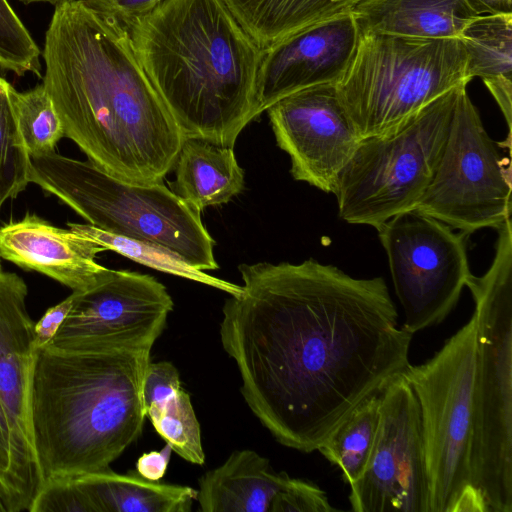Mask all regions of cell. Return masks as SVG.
I'll list each match as a JSON object with an SVG mask.
<instances>
[{"label": "cell", "mask_w": 512, "mask_h": 512, "mask_svg": "<svg viewBox=\"0 0 512 512\" xmlns=\"http://www.w3.org/2000/svg\"><path fill=\"white\" fill-rule=\"evenodd\" d=\"M238 269L242 292L223 305L220 339L243 399L276 441L313 452L407 368L412 334L382 277L314 259Z\"/></svg>", "instance_id": "obj_1"}, {"label": "cell", "mask_w": 512, "mask_h": 512, "mask_svg": "<svg viewBox=\"0 0 512 512\" xmlns=\"http://www.w3.org/2000/svg\"><path fill=\"white\" fill-rule=\"evenodd\" d=\"M42 57V84L64 136L119 179L163 182L185 137L139 63L128 29L85 0H70L55 6Z\"/></svg>", "instance_id": "obj_2"}, {"label": "cell", "mask_w": 512, "mask_h": 512, "mask_svg": "<svg viewBox=\"0 0 512 512\" xmlns=\"http://www.w3.org/2000/svg\"><path fill=\"white\" fill-rule=\"evenodd\" d=\"M185 138L233 148L257 115L262 48L224 0H161L128 28Z\"/></svg>", "instance_id": "obj_3"}, {"label": "cell", "mask_w": 512, "mask_h": 512, "mask_svg": "<svg viewBox=\"0 0 512 512\" xmlns=\"http://www.w3.org/2000/svg\"><path fill=\"white\" fill-rule=\"evenodd\" d=\"M150 352L48 345L37 351L31 428L43 482L106 470L140 436Z\"/></svg>", "instance_id": "obj_4"}, {"label": "cell", "mask_w": 512, "mask_h": 512, "mask_svg": "<svg viewBox=\"0 0 512 512\" xmlns=\"http://www.w3.org/2000/svg\"><path fill=\"white\" fill-rule=\"evenodd\" d=\"M493 261L465 286L475 303L471 485L488 512H512V223L499 228Z\"/></svg>", "instance_id": "obj_5"}, {"label": "cell", "mask_w": 512, "mask_h": 512, "mask_svg": "<svg viewBox=\"0 0 512 512\" xmlns=\"http://www.w3.org/2000/svg\"><path fill=\"white\" fill-rule=\"evenodd\" d=\"M31 157L30 182L89 224L159 246L199 270H216L215 240L194 210L163 182L119 179L92 162L53 152Z\"/></svg>", "instance_id": "obj_6"}, {"label": "cell", "mask_w": 512, "mask_h": 512, "mask_svg": "<svg viewBox=\"0 0 512 512\" xmlns=\"http://www.w3.org/2000/svg\"><path fill=\"white\" fill-rule=\"evenodd\" d=\"M466 69L459 38L366 32L335 86L362 139L395 130L443 93L468 84Z\"/></svg>", "instance_id": "obj_7"}, {"label": "cell", "mask_w": 512, "mask_h": 512, "mask_svg": "<svg viewBox=\"0 0 512 512\" xmlns=\"http://www.w3.org/2000/svg\"><path fill=\"white\" fill-rule=\"evenodd\" d=\"M477 323L469 321L432 358L402 372L417 397L429 490V512H488L471 485L473 387Z\"/></svg>", "instance_id": "obj_8"}, {"label": "cell", "mask_w": 512, "mask_h": 512, "mask_svg": "<svg viewBox=\"0 0 512 512\" xmlns=\"http://www.w3.org/2000/svg\"><path fill=\"white\" fill-rule=\"evenodd\" d=\"M463 85L443 93L395 130L359 141L334 193L342 220L377 228L415 208L442 155Z\"/></svg>", "instance_id": "obj_9"}, {"label": "cell", "mask_w": 512, "mask_h": 512, "mask_svg": "<svg viewBox=\"0 0 512 512\" xmlns=\"http://www.w3.org/2000/svg\"><path fill=\"white\" fill-rule=\"evenodd\" d=\"M467 85L460 88L445 146L416 210L469 235L511 218V174L486 132Z\"/></svg>", "instance_id": "obj_10"}, {"label": "cell", "mask_w": 512, "mask_h": 512, "mask_svg": "<svg viewBox=\"0 0 512 512\" xmlns=\"http://www.w3.org/2000/svg\"><path fill=\"white\" fill-rule=\"evenodd\" d=\"M376 230L404 310L402 327L413 335L440 324L472 274L467 235L416 209L393 216Z\"/></svg>", "instance_id": "obj_11"}, {"label": "cell", "mask_w": 512, "mask_h": 512, "mask_svg": "<svg viewBox=\"0 0 512 512\" xmlns=\"http://www.w3.org/2000/svg\"><path fill=\"white\" fill-rule=\"evenodd\" d=\"M380 421L361 477L350 484L354 512H429L420 407L401 373L380 390Z\"/></svg>", "instance_id": "obj_12"}, {"label": "cell", "mask_w": 512, "mask_h": 512, "mask_svg": "<svg viewBox=\"0 0 512 512\" xmlns=\"http://www.w3.org/2000/svg\"><path fill=\"white\" fill-rule=\"evenodd\" d=\"M74 304L48 346L65 350L109 347L152 349L173 309L166 287L154 277L106 268Z\"/></svg>", "instance_id": "obj_13"}, {"label": "cell", "mask_w": 512, "mask_h": 512, "mask_svg": "<svg viewBox=\"0 0 512 512\" xmlns=\"http://www.w3.org/2000/svg\"><path fill=\"white\" fill-rule=\"evenodd\" d=\"M266 111L277 145L290 157L293 178L334 194L361 140L335 84L296 91Z\"/></svg>", "instance_id": "obj_14"}, {"label": "cell", "mask_w": 512, "mask_h": 512, "mask_svg": "<svg viewBox=\"0 0 512 512\" xmlns=\"http://www.w3.org/2000/svg\"><path fill=\"white\" fill-rule=\"evenodd\" d=\"M359 30L350 11L308 25L262 50L257 115L296 91L337 84L355 54Z\"/></svg>", "instance_id": "obj_15"}, {"label": "cell", "mask_w": 512, "mask_h": 512, "mask_svg": "<svg viewBox=\"0 0 512 512\" xmlns=\"http://www.w3.org/2000/svg\"><path fill=\"white\" fill-rule=\"evenodd\" d=\"M27 285L16 273L0 270V400L14 438L18 473L30 503L43 480L31 428V391L37 350L26 298Z\"/></svg>", "instance_id": "obj_16"}, {"label": "cell", "mask_w": 512, "mask_h": 512, "mask_svg": "<svg viewBox=\"0 0 512 512\" xmlns=\"http://www.w3.org/2000/svg\"><path fill=\"white\" fill-rule=\"evenodd\" d=\"M106 251L97 242L52 225L36 214L0 227V258L44 274L72 291L92 285L106 267L96 261Z\"/></svg>", "instance_id": "obj_17"}, {"label": "cell", "mask_w": 512, "mask_h": 512, "mask_svg": "<svg viewBox=\"0 0 512 512\" xmlns=\"http://www.w3.org/2000/svg\"><path fill=\"white\" fill-rule=\"evenodd\" d=\"M290 476L276 472L255 451L235 450L219 467L200 477L197 500L203 512H269Z\"/></svg>", "instance_id": "obj_18"}, {"label": "cell", "mask_w": 512, "mask_h": 512, "mask_svg": "<svg viewBox=\"0 0 512 512\" xmlns=\"http://www.w3.org/2000/svg\"><path fill=\"white\" fill-rule=\"evenodd\" d=\"M359 34L458 38L478 15L467 0H362L350 10Z\"/></svg>", "instance_id": "obj_19"}, {"label": "cell", "mask_w": 512, "mask_h": 512, "mask_svg": "<svg viewBox=\"0 0 512 512\" xmlns=\"http://www.w3.org/2000/svg\"><path fill=\"white\" fill-rule=\"evenodd\" d=\"M72 477L83 512H189L197 490L149 481L137 472L117 474L110 468Z\"/></svg>", "instance_id": "obj_20"}, {"label": "cell", "mask_w": 512, "mask_h": 512, "mask_svg": "<svg viewBox=\"0 0 512 512\" xmlns=\"http://www.w3.org/2000/svg\"><path fill=\"white\" fill-rule=\"evenodd\" d=\"M174 169L171 191L198 212L229 202L244 188V171L230 147L185 138Z\"/></svg>", "instance_id": "obj_21"}, {"label": "cell", "mask_w": 512, "mask_h": 512, "mask_svg": "<svg viewBox=\"0 0 512 512\" xmlns=\"http://www.w3.org/2000/svg\"><path fill=\"white\" fill-rule=\"evenodd\" d=\"M467 54V76L480 77L504 115L511 138L512 14L477 16L458 36Z\"/></svg>", "instance_id": "obj_22"}, {"label": "cell", "mask_w": 512, "mask_h": 512, "mask_svg": "<svg viewBox=\"0 0 512 512\" xmlns=\"http://www.w3.org/2000/svg\"><path fill=\"white\" fill-rule=\"evenodd\" d=\"M238 22L265 49L318 21L349 11L362 0H224Z\"/></svg>", "instance_id": "obj_23"}, {"label": "cell", "mask_w": 512, "mask_h": 512, "mask_svg": "<svg viewBox=\"0 0 512 512\" xmlns=\"http://www.w3.org/2000/svg\"><path fill=\"white\" fill-rule=\"evenodd\" d=\"M380 391L359 403L318 447V451L342 471L352 484L369 462L380 421Z\"/></svg>", "instance_id": "obj_24"}, {"label": "cell", "mask_w": 512, "mask_h": 512, "mask_svg": "<svg viewBox=\"0 0 512 512\" xmlns=\"http://www.w3.org/2000/svg\"><path fill=\"white\" fill-rule=\"evenodd\" d=\"M67 226L73 232L97 242L105 250L114 251L150 268L211 286L230 296H238L242 292V286L213 277L192 267L175 254L159 246L122 237L101 230L89 223L68 222Z\"/></svg>", "instance_id": "obj_25"}, {"label": "cell", "mask_w": 512, "mask_h": 512, "mask_svg": "<svg viewBox=\"0 0 512 512\" xmlns=\"http://www.w3.org/2000/svg\"><path fill=\"white\" fill-rule=\"evenodd\" d=\"M13 88L0 77V209L26 189L31 174V157L14 109Z\"/></svg>", "instance_id": "obj_26"}, {"label": "cell", "mask_w": 512, "mask_h": 512, "mask_svg": "<svg viewBox=\"0 0 512 512\" xmlns=\"http://www.w3.org/2000/svg\"><path fill=\"white\" fill-rule=\"evenodd\" d=\"M146 417L172 451L192 464H204L200 425L186 391L181 388L162 405L149 409Z\"/></svg>", "instance_id": "obj_27"}, {"label": "cell", "mask_w": 512, "mask_h": 512, "mask_svg": "<svg viewBox=\"0 0 512 512\" xmlns=\"http://www.w3.org/2000/svg\"><path fill=\"white\" fill-rule=\"evenodd\" d=\"M19 128L30 156L56 152L64 136L62 122L43 84L25 92L12 90Z\"/></svg>", "instance_id": "obj_28"}, {"label": "cell", "mask_w": 512, "mask_h": 512, "mask_svg": "<svg viewBox=\"0 0 512 512\" xmlns=\"http://www.w3.org/2000/svg\"><path fill=\"white\" fill-rule=\"evenodd\" d=\"M38 45L7 0H0V67L19 76L41 77Z\"/></svg>", "instance_id": "obj_29"}, {"label": "cell", "mask_w": 512, "mask_h": 512, "mask_svg": "<svg viewBox=\"0 0 512 512\" xmlns=\"http://www.w3.org/2000/svg\"><path fill=\"white\" fill-rule=\"evenodd\" d=\"M0 494L8 512L29 511L16 464L12 429L0 400Z\"/></svg>", "instance_id": "obj_30"}, {"label": "cell", "mask_w": 512, "mask_h": 512, "mask_svg": "<svg viewBox=\"0 0 512 512\" xmlns=\"http://www.w3.org/2000/svg\"><path fill=\"white\" fill-rule=\"evenodd\" d=\"M327 494L315 483L290 478L275 496L269 512H334Z\"/></svg>", "instance_id": "obj_31"}, {"label": "cell", "mask_w": 512, "mask_h": 512, "mask_svg": "<svg viewBox=\"0 0 512 512\" xmlns=\"http://www.w3.org/2000/svg\"><path fill=\"white\" fill-rule=\"evenodd\" d=\"M180 389V376L172 363L168 361L149 362L143 383L146 412L162 405Z\"/></svg>", "instance_id": "obj_32"}, {"label": "cell", "mask_w": 512, "mask_h": 512, "mask_svg": "<svg viewBox=\"0 0 512 512\" xmlns=\"http://www.w3.org/2000/svg\"><path fill=\"white\" fill-rule=\"evenodd\" d=\"M75 297L76 293L75 291H72V294H70L66 299L49 308L35 324L34 344L37 351L47 346L52 341L58 329L69 314L74 304Z\"/></svg>", "instance_id": "obj_33"}, {"label": "cell", "mask_w": 512, "mask_h": 512, "mask_svg": "<svg viewBox=\"0 0 512 512\" xmlns=\"http://www.w3.org/2000/svg\"><path fill=\"white\" fill-rule=\"evenodd\" d=\"M93 7L113 16L127 29L139 16L151 10L161 0H85Z\"/></svg>", "instance_id": "obj_34"}, {"label": "cell", "mask_w": 512, "mask_h": 512, "mask_svg": "<svg viewBox=\"0 0 512 512\" xmlns=\"http://www.w3.org/2000/svg\"><path fill=\"white\" fill-rule=\"evenodd\" d=\"M172 449L168 444L160 451L142 454L136 462L137 473L143 478L159 482L167 470Z\"/></svg>", "instance_id": "obj_35"}, {"label": "cell", "mask_w": 512, "mask_h": 512, "mask_svg": "<svg viewBox=\"0 0 512 512\" xmlns=\"http://www.w3.org/2000/svg\"><path fill=\"white\" fill-rule=\"evenodd\" d=\"M478 16L512 14L511 0H467Z\"/></svg>", "instance_id": "obj_36"}, {"label": "cell", "mask_w": 512, "mask_h": 512, "mask_svg": "<svg viewBox=\"0 0 512 512\" xmlns=\"http://www.w3.org/2000/svg\"><path fill=\"white\" fill-rule=\"evenodd\" d=\"M20 2H23L24 4H30V3H49L51 5L57 6L61 3L70 1V0H19Z\"/></svg>", "instance_id": "obj_37"}, {"label": "cell", "mask_w": 512, "mask_h": 512, "mask_svg": "<svg viewBox=\"0 0 512 512\" xmlns=\"http://www.w3.org/2000/svg\"><path fill=\"white\" fill-rule=\"evenodd\" d=\"M0 512H8L5 503L0 494Z\"/></svg>", "instance_id": "obj_38"}, {"label": "cell", "mask_w": 512, "mask_h": 512, "mask_svg": "<svg viewBox=\"0 0 512 512\" xmlns=\"http://www.w3.org/2000/svg\"><path fill=\"white\" fill-rule=\"evenodd\" d=\"M0 270H2V268H1V261H0Z\"/></svg>", "instance_id": "obj_39"}]
</instances>
